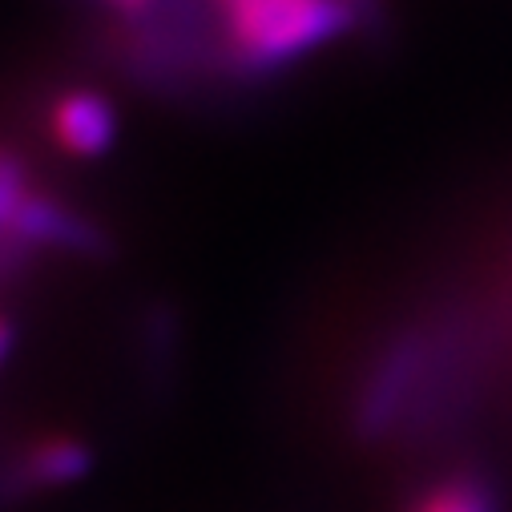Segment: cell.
Wrapping results in <instances>:
<instances>
[{"label":"cell","instance_id":"obj_11","mask_svg":"<svg viewBox=\"0 0 512 512\" xmlns=\"http://www.w3.org/2000/svg\"><path fill=\"white\" fill-rule=\"evenodd\" d=\"M13 343H17V327H13V319H9V315H0V363L9 359Z\"/></svg>","mask_w":512,"mask_h":512},{"label":"cell","instance_id":"obj_6","mask_svg":"<svg viewBox=\"0 0 512 512\" xmlns=\"http://www.w3.org/2000/svg\"><path fill=\"white\" fill-rule=\"evenodd\" d=\"M178 347H182V319L174 303L150 299L138 315V367L150 388H170L174 367H178Z\"/></svg>","mask_w":512,"mask_h":512},{"label":"cell","instance_id":"obj_8","mask_svg":"<svg viewBox=\"0 0 512 512\" xmlns=\"http://www.w3.org/2000/svg\"><path fill=\"white\" fill-rule=\"evenodd\" d=\"M29 170L13 150H0V226H13L21 202L29 198Z\"/></svg>","mask_w":512,"mask_h":512},{"label":"cell","instance_id":"obj_2","mask_svg":"<svg viewBox=\"0 0 512 512\" xmlns=\"http://www.w3.org/2000/svg\"><path fill=\"white\" fill-rule=\"evenodd\" d=\"M428 351H432V311L404 319L371 351L347 400V428L359 444H383L400 436L420 396Z\"/></svg>","mask_w":512,"mask_h":512},{"label":"cell","instance_id":"obj_4","mask_svg":"<svg viewBox=\"0 0 512 512\" xmlns=\"http://www.w3.org/2000/svg\"><path fill=\"white\" fill-rule=\"evenodd\" d=\"M29 246L37 250H61V254H73V259H89V263H101L113 254V238L101 222H93L89 214L65 206L61 198L53 194H29L13 218V226Z\"/></svg>","mask_w":512,"mask_h":512},{"label":"cell","instance_id":"obj_7","mask_svg":"<svg viewBox=\"0 0 512 512\" xmlns=\"http://www.w3.org/2000/svg\"><path fill=\"white\" fill-rule=\"evenodd\" d=\"M412 512H496V492L480 472H452L420 492Z\"/></svg>","mask_w":512,"mask_h":512},{"label":"cell","instance_id":"obj_3","mask_svg":"<svg viewBox=\"0 0 512 512\" xmlns=\"http://www.w3.org/2000/svg\"><path fill=\"white\" fill-rule=\"evenodd\" d=\"M93 472V448L77 436H41L0 460V512L41 492L69 488Z\"/></svg>","mask_w":512,"mask_h":512},{"label":"cell","instance_id":"obj_1","mask_svg":"<svg viewBox=\"0 0 512 512\" xmlns=\"http://www.w3.org/2000/svg\"><path fill=\"white\" fill-rule=\"evenodd\" d=\"M504 351L500 315L476 299H444L432 307V351L420 396L400 428L404 448H436L464 432L480 412Z\"/></svg>","mask_w":512,"mask_h":512},{"label":"cell","instance_id":"obj_10","mask_svg":"<svg viewBox=\"0 0 512 512\" xmlns=\"http://www.w3.org/2000/svg\"><path fill=\"white\" fill-rule=\"evenodd\" d=\"M93 5L109 17V21H130V17H142V13H154L166 0H93Z\"/></svg>","mask_w":512,"mask_h":512},{"label":"cell","instance_id":"obj_9","mask_svg":"<svg viewBox=\"0 0 512 512\" xmlns=\"http://www.w3.org/2000/svg\"><path fill=\"white\" fill-rule=\"evenodd\" d=\"M33 259H37V246H29L17 230L0 226V287L25 279L29 267H33Z\"/></svg>","mask_w":512,"mask_h":512},{"label":"cell","instance_id":"obj_5","mask_svg":"<svg viewBox=\"0 0 512 512\" xmlns=\"http://www.w3.org/2000/svg\"><path fill=\"white\" fill-rule=\"evenodd\" d=\"M49 134L53 142L73 158H97L113 146L117 113L105 93L93 89H69L49 109Z\"/></svg>","mask_w":512,"mask_h":512}]
</instances>
